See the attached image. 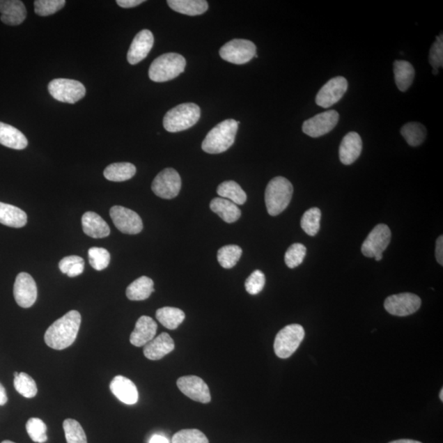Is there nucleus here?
<instances>
[{
    "instance_id": "5fc2aeb1",
    "label": "nucleus",
    "mask_w": 443,
    "mask_h": 443,
    "mask_svg": "<svg viewBox=\"0 0 443 443\" xmlns=\"http://www.w3.org/2000/svg\"><path fill=\"white\" fill-rule=\"evenodd\" d=\"M375 258L376 261H380L382 260V255L378 256Z\"/></svg>"
},
{
    "instance_id": "72a5a7b5",
    "label": "nucleus",
    "mask_w": 443,
    "mask_h": 443,
    "mask_svg": "<svg viewBox=\"0 0 443 443\" xmlns=\"http://www.w3.org/2000/svg\"><path fill=\"white\" fill-rule=\"evenodd\" d=\"M242 250L236 244H228L219 249L218 251V261L224 269H232L238 264L242 257Z\"/></svg>"
},
{
    "instance_id": "f3484780",
    "label": "nucleus",
    "mask_w": 443,
    "mask_h": 443,
    "mask_svg": "<svg viewBox=\"0 0 443 443\" xmlns=\"http://www.w3.org/2000/svg\"><path fill=\"white\" fill-rule=\"evenodd\" d=\"M154 36L149 30H142L132 40L127 52V61L132 65L139 63L147 57L154 45Z\"/></svg>"
},
{
    "instance_id": "39448f33",
    "label": "nucleus",
    "mask_w": 443,
    "mask_h": 443,
    "mask_svg": "<svg viewBox=\"0 0 443 443\" xmlns=\"http://www.w3.org/2000/svg\"><path fill=\"white\" fill-rule=\"evenodd\" d=\"M201 118V109L194 103L179 104L170 109L164 118V127L169 132H179L196 125Z\"/></svg>"
},
{
    "instance_id": "09e8293b",
    "label": "nucleus",
    "mask_w": 443,
    "mask_h": 443,
    "mask_svg": "<svg viewBox=\"0 0 443 443\" xmlns=\"http://www.w3.org/2000/svg\"><path fill=\"white\" fill-rule=\"evenodd\" d=\"M85 267V262H80L78 264L74 265L70 270H69L68 273V276L70 277V278H74V277L79 276L84 271Z\"/></svg>"
},
{
    "instance_id": "c03bdc74",
    "label": "nucleus",
    "mask_w": 443,
    "mask_h": 443,
    "mask_svg": "<svg viewBox=\"0 0 443 443\" xmlns=\"http://www.w3.org/2000/svg\"><path fill=\"white\" fill-rule=\"evenodd\" d=\"M442 35L437 36L436 41L432 45L429 52V62L433 68H440L443 66V40Z\"/></svg>"
},
{
    "instance_id": "dca6fc26",
    "label": "nucleus",
    "mask_w": 443,
    "mask_h": 443,
    "mask_svg": "<svg viewBox=\"0 0 443 443\" xmlns=\"http://www.w3.org/2000/svg\"><path fill=\"white\" fill-rule=\"evenodd\" d=\"M13 295L18 306L30 308L37 299V287L33 278L27 273H20L17 276Z\"/></svg>"
},
{
    "instance_id": "37998d69",
    "label": "nucleus",
    "mask_w": 443,
    "mask_h": 443,
    "mask_svg": "<svg viewBox=\"0 0 443 443\" xmlns=\"http://www.w3.org/2000/svg\"><path fill=\"white\" fill-rule=\"evenodd\" d=\"M265 285V276L261 270L254 271L244 283L247 292L251 295H257L262 292Z\"/></svg>"
},
{
    "instance_id": "a878e982",
    "label": "nucleus",
    "mask_w": 443,
    "mask_h": 443,
    "mask_svg": "<svg viewBox=\"0 0 443 443\" xmlns=\"http://www.w3.org/2000/svg\"><path fill=\"white\" fill-rule=\"evenodd\" d=\"M210 209L226 223L233 224L240 219L242 211L234 203L224 198H215L210 202Z\"/></svg>"
},
{
    "instance_id": "f03ea898",
    "label": "nucleus",
    "mask_w": 443,
    "mask_h": 443,
    "mask_svg": "<svg viewBox=\"0 0 443 443\" xmlns=\"http://www.w3.org/2000/svg\"><path fill=\"white\" fill-rule=\"evenodd\" d=\"M239 122L233 119H227L211 129L202 142V150L208 154L224 153L234 144Z\"/></svg>"
},
{
    "instance_id": "9d476101",
    "label": "nucleus",
    "mask_w": 443,
    "mask_h": 443,
    "mask_svg": "<svg viewBox=\"0 0 443 443\" xmlns=\"http://www.w3.org/2000/svg\"><path fill=\"white\" fill-rule=\"evenodd\" d=\"M421 306V299L412 293L390 295L385 300V310L392 316L405 317L413 315Z\"/></svg>"
},
{
    "instance_id": "a19ab883",
    "label": "nucleus",
    "mask_w": 443,
    "mask_h": 443,
    "mask_svg": "<svg viewBox=\"0 0 443 443\" xmlns=\"http://www.w3.org/2000/svg\"><path fill=\"white\" fill-rule=\"evenodd\" d=\"M65 0H36L35 13L41 17L52 15L65 6Z\"/></svg>"
},
{
    "instance_id": "2eb2a0df",
    "label": "nucleus",
    "mask_w": 443,
    "mask_h": 443,
    "mask_svg": "<svg viewBox=\"0 0 443 443\" xmlns=\"http://www.w3.org/2000/svg\"><path fill=\"white\" fill-rule=\"evenodd\" d=\"M177 385L189 398L201 403H210L209 387L202 378L195 375L184 376L178 378Z\"/></svg>"
},
{
    "instance_id": "ea45409f",
    "label": "nucleus",
    "mask_w": 443,
    "mask_h": 443,
    "mask_svg": "<svg viewBox=\"0 0 443 443\" xmlns=\"http://www.w3.org/2000/svg\"><path fill=\"white\" fill-rule=\"evenodd\" d=\"M306 255V247L301 243L292 244L285 254V263L290 269H295L302 264Z\"/></svg>"
},
{
    "instance_id": "f257e3e1",
    "label": "nucleus",
    "mask_w": 443,
    "mask_h": 443,
    "mask_svg": "<svg viewBox=\"0 0 443 443\" xmlns=\"http://www.w3.org/2000/svg\"><path fill=\"white\" fill-rule=\"evenodd\" d=\"M81 322L80 313L71 311L59 318L45 332V341L54 350H63L72 345L79 332Z\"/></svg>"
},
{
    "instance_id": "58836bf2",
    "label": "nucleus",
    "mask_w": 443,
    "mask_h": 443,
    "mask_svg": "<svg viewBox=\"0 0 443 443\" xmlns=\"http://www.w3.org/2000/svg\"><path fill=\"white\" fill-rule=\"evenodd\" d=\"M88 257L90 265L95 270H105L110 263V254L104 248L91 247L88 251Z\"/></svg>"
},
{
    "instance_id": "473e14b6",
    "label": "nucleus",
    "mask_w": 443,
    "mask_h": 443,
    "mask_svg": "<svg viewBox=\"0 0 443 443\" xmlns=\"http://www.w3.org/2000/svg\"><path fill=\"white\" fill-rule=\"evenodd\" d=\"M401 133L408 145L413 147L421 146L426 141L427 136L426 127L417 122L405 124L401 128Z\"/></svg>"
},
{
    "instance_id": "ddd939ff",
    "label": "nucleus",
    "mask_w": 443,
    "mask_h": 443,
    "mask_svg": "<svg viewBox=\"0 0 443 443\" xmlns=\"http://www.w3.org/2000/svg\"><path fill=\"white\" fill-rule=\"evenodd\" d=\"M339 121V114L335 110H329L318 114L303 123L302 131L309 137H320L330 132Z\"/></svg>"
},
{
    "instance_id": "79ce46f5",
    "label": "nucleus",
    "mask_w": 443,
    "mask_h": 443,
    "mask_svg": "<svg viewBox=\"0 0 443 443\" xmlns=\"http://www.w3.org/2000/svg\"><path fill=\"white\" fill-rule=\"evenodd\" d=\"M172 443H209V440L198 429H182L175 433Z\"/></svg>"
},
{
    "instance_id": "a18cd8bd",
    "label": "nucleus",
    "mask_w": 443,
    "mask_h": 443,
    "mask_svg": "<svg viewBox=\"0 0 443 443\" xmlns=\"http://www.w3.org/2000/svg\"><path fill=\"white\" fill-rule=\"evenodd\" d=\"M83 261H84V260H83L81 257L77 256L64 257L59 262V270L63 274H68L69 270H70L74 265Z\"/></svg>"
},
{
    "instance_id": "0eeeda50",
    "label": "nucleus",
    "mask_w": 443,
    "mask_h": 443,
    "mask_svg": "<svg viewBox=\"0 0 443 443\" xmlns=\"http://www.w3.org/2000/svg\"><path fill=\"white\" fill-rule=\"evenodd\" d=\"M48 90L53 98L63 103L75 104L86 95V87L81 82L65 78L50 81Z\"/></svg>"
},
{
    "instance_id": "bb28decb",
    "label": "nucleus",
    "mask_w": 443,
    "mask_h": 443,
    "mask_svg": "<svg viewBox=\"0 0 443 443\" xmlns=\"http://www.w3.org/2000/svg\"><path fill=\"white\" fill-rule=\"evenodd\" d=\"M155 292L154 281L146 276H142L128 286L126 294L131 301H145Z\"/></svg>"
},
{
    "instance_id": "6e6552de",
    "label": "nucleus",
    "mask_w": 443,
    "mask_h": 443,
    "mask_svg": "<svg viewBox=\"0 0 443 443\" xmlns=\"http://www.w3.org/2000/svg\"><path fill=\"white\" fill-rule=\"evenodd\" d=\"M220 57L231 63L244 64L256 56V46L250 40L234 39L219 50Z\"/></svg>"
},
{
    "instance_id": "e433bc0d",
    "label": "nucleus",
    "mask_w": 443,
    "mask_h": 443,
    "mask_svg": "<svg viewBox=\"0 0 443 443\" xmlns=\"http://www.w3.org/2000/svg\"><path fill=\"white\" fill-rule=\"evenodd\" d=\"M63 430L68 443H87L84 429L75 419H65L63 422Z\"/></svg>"
},
{
    "instance_id": "c85d7f7f",
    "label": "nucleus",
    "mask_w": 443,
    "mask_h": 443,
    "mask_svg": "<svg viewBox=\"0 0 443 443\" xmlns=\"http://www.w3.org/2000/svg\"><path fill=\"white\" fill-rule=\"evenodd\" d=\"M395 81L401 91H407L412 85L414 78V68L407 61L396 60L394 64Z\"/></svg>"
},
{
    "instance_id": "de8ad7c7",
    "label": "nucleus",
    "mask_w": 443,
    "mask_h": 443,
    "mask_svg": "<svg viewBox=\"0 0 443 443\" xmlns=\"http://www.w3.org/2000/svg\"><path fill=\"white\" fill-rule=\"evenodd\" d=\"M144 2L145 1H143V0H117L116 1L120 7L124 8L137 7Z\"/></svg>"
},
{
    "instance_id": "4d7b16f0",
    "label": "nucleus",
    "mask_w": 443,
    "mask_h": 443,
    "mask_svg": "<svg viewBox=\"0 0 443 443\" xmlns=\"http://www.w3.org/2000/svg\"><path fill=\"white\" fill-rule=\"evenodd\" d=\"M2 443H15V442H13L12 441L6 440V441H3Z\"/></svg>"
},
{
    "instance_id": "7ed1b4c3",
    "label": "nucleus",
    "mask_w": 443,
    "mask_h": 443,
    "mask_svg": "<svg viewBox=\"0 0 443 443\" xmlns=\"http://www.w3.org/2000/svg\"><path fill=\"white\" fill-rule=\"evenodd\" d=\"M293 195V184L287 178L276 177L267 184L265 205L267 213L277 216L287 209Z\"/></svg>"
},
{
    "instance_id": "a211bd4d",
    "label": "nucleus",
    "mask_w": 443,
    "mask_h": 443,
    "mask_svg": "<svg viewBox=\"0 0 443 443\" xmlns=\"http://www.w3.org/2000/svg\"><path fill=\"white\" fill-rule=\"evenodd\" d=\"M109 387L112 394L124 404H136L139 398L136 385L126 377L121 375L115 377L111 382Z\"/></svg>"
},
{
    "instance_id": "6ab92c4d",
    "label": "nucleus",
    "mask_w": 443,
    "mask_h": 443,
    "mask_svg": "<svg viewBox=\"0 0 443 443\" xmlns=\"http://www.w3.org/2000/svg\"><path fill=\"white\" fill-rule=\"evenodd\" d=\"M362 151V137L357 132H349L341 142L339 148L340 161L345 165L352 164L358 160Z\"/></svg>"
},
{
    "instance_id": "c9c22d12",
    "label": "nucleus",
    "mask_w": 443,
    "mask_h": 443,
    "mask_svg": "<svg viewBox=\"0 0 443 443\" xmlns=\"http://www.w3.org/2000/svg\"><path fill=\"white\" fill-rule=\"evenodd\" d=\"M15 387L18 394L26 398H33L37 394L35 380L26 373H20L15 378Z\"/></svg>"
},
{
    "instance_id": "cd10ccee",
    "label": "nucleus",
    "mask_w": 443,
    "mask_h": 443,
    "mask_svg": "<svg viewBox=\"0 0 443 443\" xmlns=\"http://www.w3.org/2000/svg\"><path fill=\"white\" fill-rule=\"evenodd\" d=\"M167 3L175 12L188 16L201 15L209 8L205 0H169Z\"/></svg>"
},
{
    "instance_id": "412c9836",
    "label": "nucleus",
    "mask_w": 443,
    "mask_h": 443,
    "mask_svg": "<svg viewBox=\"0 0 443 443\" xmlns=\"http://www.w3.org/2000/svg\"><path fill=\"white\" fill-rule=\"evenodd\" d=\"M156 322L149 316H141L137 320L135 329L132 332L130 341L135 347L141 348L155 339L157 332Z\"/></svg>"
},
{
    "instance_id": "603ef678",
    "label": "nucleus",
    "mask_w": 443,
    "mask_h": 443,
    "mask_svg": "<svg viewBox=\"0 0 443 443\" xmlns=\"http://www.w3.org/2000/svg\"><path fill=\"white\" fill-rule=\"evenodd\" d=\"M389 443H422V442L414 441V440H401L391 442Z\"/></svg>"
},
{
    "instance_id": "c756f323",
    "label": "nucleus",
    "mask_w": 443,
    "mask_h": 443,
    "mask_svg": "<svg viewBox=\"0 0 443 443\" xmlns=\"http://www.w3.org/2000/svg\"><path fill=\"white\" fill-rule=\"evenodd\" d=\"M136 166L131 163H114L104 171V176L111 182H125L135 176Z\"/></svg>"
},
{
    "instance_id": "20e7f679",
    "label": "nucleus",
    "mask_w": 443,
    "mask_h": 443,
    "mask_svg": "<svg viewBox=\"0 0 443 443\" xmlns=\"http://www.w3.org/2000/svg\"><path fill=\"white\" fill-rule=\"evenodd\" d=\"M186 59L182 55L168 53L154 60L149 69V77L155 82H165L174 79L185 71Z\"/></svg>"
},
{
    "instance_id": "3c124183",
    "label": "nucleus",
    "mask_w": 443,
    "mask_h": 443,
    "mask_svg": "<svg viewBox=\"0 0 443 443\" xmlns=\"http://www.w3.org/2000/svg\"><path fill=\"white\" fill-rule=\"evenodd\" d=\"M149 443H169V441L164 436L156 435L150 438Z\"/></svg>"
},
{
    "instance_id": "aec40b11",
    "label": "nucleus",
    "mask_w": 443,
    "mask_h": 443,
    "mask_svg": "<svg viewBox=\"0 0 443 443\" xmlns=\"http://www.w3.org/2000/svg\"><path fill=\"white\" fill-rule=\"evenodd\" d=\"M0 20L4 24L17 26L25 21L26 9L20 0H0Z\"/></svg>"
},
{
    "instance_id": "5701e85b",
    "label": "nucleus",
    "mask_w": 443,
    "mask_h": 443,
    "mask_svg": "<svg viewBox=\"0 0 443 443\" xmlns=\"http://www.w3.org/2000/svg\"><path fill=\"white\" fill-rule=\"evenodd\" d=\"M83 232L92 238H104L110 234V228L106 222L95 212H86L81 218Z\"/></svg>"
},
{
    "instance_id": "49530a36",
    "label": "nucleus",
    "mask_w": 443,
    "mask_h": 443,
    "mask_svg": "<svg viewBox=\"0 0 443 443\" xmlns=\"http://www.w3.org/2000/svg\"><path fill=\"white\" fill-rule=\"evenodd\" d=\"M436 258L438 264L443 265V237L440 236L437 238L436 242Z\"/></svg>"
},
{
    "instance_id": "f704fd0d",
    "label": "nucleus",
    "mask_w": 443,
    "mask_h": 443,
    "mask_svg": "<svg viewBox=\"0 0 443 443\" xmlns=\"http://www.w3.org/2000/svg\"><path fill=\"white\" fill-rule=\"evenodd\" d=\"M321 210L313 207L308 210L302 216L301 226L309 236H316L320 229Z\"/></svg>"
},
{
    "instance_id": "b1692460",
    "label": "nucleus",
    "mask_w": 443,
    "mask_h": 443,
    "mask_svg": "<svg viewBox=\"0 0 443 443\" xmlns=\"http://www.w3.org/2000/svg\"><path fill=\"white\" fill-rule=\"evenodd\" d=\"M0 144L13 150H24L29 141L18 129L0 122Z\"/></svg>"
},
{
    "instance_id": "f8f14e48",
    "label": "nucleus",
    "mask_w": 443,
    "mask_h": 443,
    "mask_svg": "<svg viewBox=\"0 0 443 443\" xmlns=\"http://www.w3.org/2000/svg\"><path fill=\"white\" fill-rule=\"evenodd\" d=\"M391 233L389 226L378 224L364 242L362 251L364 256L375 258L382 255L391 242Z\"/></svg>"
},
{
    "instance_id": "2f4dec72",
    "label": "nucleus",
    "mask_w": 443,
    "mask_h": 443,
    "mask_svg": "<svg viewBox=\"0 0 443 443\" xmlns=\"http://www.w3.org/2000/svg\"><path fill=\"white\" fill-rule=\"evenodd\" d=\"M156 318L166 329H178L185 320V313L178 308L163 307L156 311Z\"/></svg>"
},
{
    "instance_id": "4468645a",
    "label": "nucleus",
    "mask_w": 443,
    "mask_h": 443,
    "mask_svg": "<svg viewBox=\"0 0 443 443\" xmlns=\"http://www.w3.org/2000/svg\"><path fill=\"white\" fill-rule=\"evenodd\" d=\"M348 89V81L343 77L332 78L318 91L316 102L322 108H330L343 98Z\"/></svg>"
},
{
    "instance_id": "864d4df0",
    "label": "nucleus",
    "mask_w": 443,
    "mask_h": 443,
    "mask_svg": "<svg viewBox=\"0 0 443 443\" xmlns=\"http://www.w3.org/2000/svg\"><path fill=\"white\" fill-rule=\"evenodd\" d=\"M438 71H440V69L433 68V75H437V74L438 73Z\"/></svg>"
},
{
    "instance_id": "6e6d98bb",
    "label": "nucleus",
    "mask_w": 443,
    "mask_h": 443,
    "mask_svg": "<svg viewBox=\"0 0 443 443\" xmlns=\"http://www.w3.org/2000/svg\"><path fill=\"white\" fill-rule=\"evenodd\" d=\"M440 398L441 401H443V389H441V391H440Z\"/></svg>"
},
{
    "instance_id": "423d86ee",
    "label": "nucleus",
    "mask_w": 443,
    "mask_h": 443,
    "mask_svg": "<svg viewBox=\"0 0 443 443\" xmlns=\"http://www.w3.org/2000/svg\"><path fill=\"white\" fill-rule=\"evenodd\" d=\"M304 338V330L300 325L286 326L277 334L274 341V352L281 359H288L301 345Z\"/></svg>"
},
{
    "instance_id": "4be33fe9",
    "label": "nucleus",
    "mask_w": 443,
    "mask_h": 443,
    "mask_svg": "<svg viewBox=\"0 0 443 443\" xmlns=\"http://www.w3.org/2000/svg\"><path fill=\"white\" fill-rule=\"evenodd\" d=\"M174 348L175 343L173 339L167 332H163L145 345L144 355L150 361H159L165 355L172 352Z\"/></svg>"
},
{
    "instance_id": "4c0bfd02",
    "label": "nucleus",
    "mask_w": 443,
    "mask_h": 443,
    "mask_svg": "<svg viewBox=\"0 0 443 443\" xmlns=\"http://www.w3.org/2000/svg\"><path fill=\"white\" fill-rule=\"evenodd\" d=\"M26 428L32 441L38 443L47 441V426L40 419L31 418L26 424Z\"/></svg>"
},
{
    "instance_id": "393cba45",
    "label": "nucleus",
    "mask_w": 443,
    "mask_h": 443,
    "mask_svg": "<svg viewBox=\"0 0 443 443\" xmlns=\"http://www.w3.org/2000/svg\"><path fill=\"white\" fill-rule=\"evenodd\" d=\"M27 223V215L24 211L15 205L0 202V224L8 227L20 228Z\"/></svg>"
},
{
    "instance_id": "1a4fd4ad",
    "label": "nucleus",
    "mask_w": 443,
    "mask_h": 443,
    "mask_svg": "<svg viewBox=\"0 0 443 443\" xmlns=\"http://www.w3.org/2000/svg\"><path fill=\"white\" fill-rule=\"evenodd\" d=\"M151 187L157 196L165 200L173 199L181 190L182 179L176 170L165 169L157 175Z\"/></svg>"
},
{
    "instance_id": "7c9ffc66",
    "label": "nucleus",
    "mask_w": 443,
    "mask_h": 443,
    "mask_svg": "<svg viewBox=\"0 0 443 443\" xmlns=\"http://www.w3.org/2000/svg\"><path fill=\"white\" fill-rule=\"evenodd\" d=\"M217 193L221 198L232 201L237 205H244L247 199L246 192L238 183L234 181H226L221 183L217 189Z\"/></svg>"
},
{
    "instance_id": "8fccbe9b",
    "label": "nucleus",
    "mask_w": 443,
    "mask_h": 443,
    "mask_svg": "<svg viewBox=\"0 0 443 443\" xmlns=\"http://www.w3.org/2000/svg\"><path fill=\"white\" fill-rule=\"evenodd\" d=\"M8 396L6 389L0 382V405H4L7 403Z\"/></svg>"
},
{
    "instance_id": "9b49d317",
    "label": "nucleus",
    "mask_w": 443,
    "mask_h": 443,
    "mask_svg": "<svg viewBox=\"0 0 443 443\" xmlns=\"http://www.w3.org/2000/svg\"><path fill=\"white\" fill-rule=\"evenodd\" d=\"M109 214L115 227L120 232L130 235L141 232L143 229L142 219L135 211L125 207L116 205L111 208Z\"/></svg>"
}]
</instances>
